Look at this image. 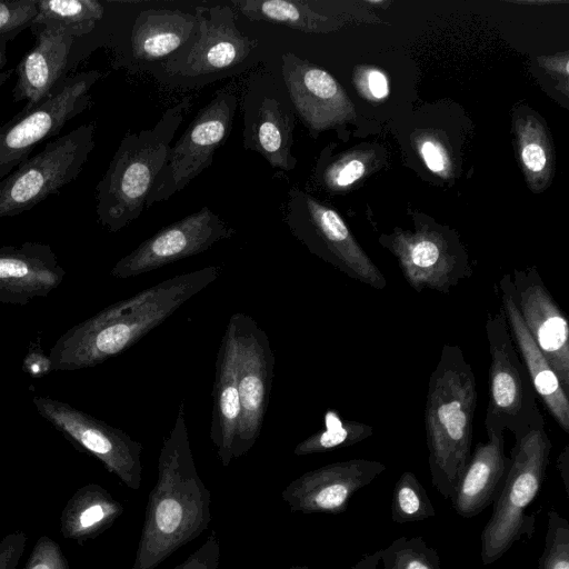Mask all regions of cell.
<instances>
[{"label":"cell","mask_w":569,"mask_h":569,"mask_svg":"<svg viewBox=\"0 0 569 569\" xmlns=\"http://www.w3.org/2000/svg\"><path fill=\"white\" fill-rule=\"evenodd\" d=\"M220 273V267L209 266L178 274L72 326L50 349L51 370L87 369L122 353L216 281Z\"/></svg>","instance_id":"obj_1"},{"label":"cell","mask_w":569,"mask_h":569,"mask_svg":"<svg viewBox=\"0 0 569 569\" xmlns=\"http://www.w3.org/2000/svg\"><path fill=\"white\" fill-rule=\"evenodd\" d=\"M211 495L200 478L188 436L184 401L163 439L132 569H156L198 538L211 521Z\"/></svg>","instance_id":"obj_2"},{"label":"cell","mask_w":569,"mask_h":569,"mask_svg":"<svg viewBox=\"0 0 569 569\" xmlns=\"http://www.w3.org/2000/svg\"><path fill=\"white\" fill-rule=\"evenodd\" d=\"M476 377L458 345L446 343L430 375L425 430L432 486L450 499L471 456Z\"/></svg>","instance_id":"obj_3"},{"label":"cell","mask_w":569,"mask_h":569,"mask_svg":"<svg viewBox=\"0 0 569 569\" xmlns=\"http://www.w3.org/2000/svg\"><path fill=\"white\" fill-rule=\"evenodd\" d=\"M192 99L186 97L168 108L151 128L127 133L96 187L98 222L117 232L136 220L163 168L171 142Z\"/></svg>","instance_id":"obj_4"},{"label":"cell","mask_w":569,"mask_h":569,"mask_svg":"<svg viewBox=\"0 0 569 569\" xmlns=\"http://www.w3.org/2000/svg\"><path fill=\"white\" fill-rule=\"evenodd\" d=\"M551 448L552 442L545 428L533 429L515 440L502 488L480 533L482 565L498 561L523 536L531 539L535 516L526 515V509L541 489Z\"/></svg>","instance_id":"obj_5"},{"label":"cell","mask_w":569,"mask_h":569,"mask_svg":"<svg viewBox=\"0 0 569 569\" xmlns=\"http://www.w3.org/2000/svg\"><path fill=\"white\" fill-rule=\"evenodd\" d=\"M486 333L490 353L487 436L510 431L518 440L533 429L545 428V418L501 306L496 313L487 315Z\"/></svg>","instance_id":"obj_6"},{"label":"cell","mask_w":569,"mask_h":569,"mask_svg":"<svg viewBox=\"0 0 569 569\" xmlns=\"http://www.w3.org/2000/svg\"><path fill=\"white\" fill-rule=\"evenodd\" d=\"M94 148V126L84 123L48 142L0 181V219L23 213L82 171Z\"/></svg>","instance_id":"obj_7"},{"label":"cell","mask_w":569,"mask_h":569,"mask_svg":"<svg viewBox=\"0 0 569 569\" xmlns=\"http://www.w3.org/2000/svg\"><path fill=\"white\" fill-rule=\"evenodd\" d=\"M286 222L291 233L310 252L347 277L373 289L381 290L387 287L381 270L332 208L297 188H291L288 194Z\"/></svg>","instance_id":"obj_8"},{"label":"cell","mask_w":569,"mask_h":569,"mask_svg":"<svg viewBox=\"0 0 569 569\" xmlns=\"http://www.w3.org/2000/svg\"><path fill=\"white\" fill-rule=\"evenodd\" d=\"M101 76L89 70L66 77L39 104L0 126V179L27 160L37 144L57 136L93 104L90 90Z\"/></svg>","instance_id":"obj_9"},{"label":"cell","mask_w":569,"mask_h":569,"mask_svg":"<svg viewBox=\"0 0 569 569\" xmlns=\"http://www.w3.org/2000/svg\"><path fill=\"white\" fill-rule=\"evenodd\" d=\"M228 325L236 343V376L240 417L232 457L246 455L260 436L273 380L274 355L270 340L257 321L242 312L233 313Z\"/></svg>","instance_id":"obj_10"},{"label":"cell","mask_w":569,"mask_h":569,"mask_svg":"<svg viewBox=\"0 0 569 569\" xmlns=\"http://www.w3.org/2000/svg\"><path fill=\"white\" fill-rule=\"evenodd\" d=\"M236 109L237 97L221 91L197 113L170 147L146 207L168 200L212 163L214 152L231 131Z\"/></svg>","instance_id":"obj_11"},{"label":"cell","mask_w":569,"mask_h":569,"mask_svg":"<svg viewBox=\"0 0 569 569\" xmlns=\"http://www.w3.org/2000/svg\"><path fill=\"white\" fill-rule=\"evenodd\" d=\"M37 412L79 449L96 457L128 488L139 490L142 480V445L123 430L47 396H34Z\"/></svg>","instance_id":"obj_12"},{"label":"cell","mask_w":569,"mask_h":569,"mask_svg":"<svg viewBox=\"0 0 569 569\" xmlns=\"http://www.w3.org/2000/svg\"><path fill=\"white\" fill-rule=\"evenodd\" d=\"M383 244L417 292L429 289L448 293L472 274L462 247L443 230L429 224H419L413 231L397 229L383 239Z\"/></svg>","instance_id":"obj_13"},{"label":"cell","mask_w":569,"mask_h":569,"mask_svg":"<svg viewBox=\"0 0 569 569\" xmlns=\"http://www.w3.org/2000/svg\"><path fill=\"white\" fill-rule=\"evenodd\" d=\"M236 230L209 207L172 222L141 242L111 269L117 279H127L157 270L181 259L199 254L214 243L231 238Z\"/></svg>","instance_id":"obj_14"},{"label":"cell","mask_w":569,"mask_h":569,"mask_svg":"<svg viewBox=\"0 0 569 569\" xmlns=\"http://www.w3.org/2000/svg\"><path fill=\"white\" fill-rule=\"evenodd\" d=\"M194 16V36L183 51L166 61V70L173 74L199 77L226 71L241 63L258 46L256 39L238 29L228 6H199Z\"/></svg>","instance_id":"obj_15"},{"label":"cell","mask_w":569,"mask_h":569,"mask_svg":"<svg viewBox=\"0 0 569 569\" xmlns=\"http://www.w3.org/2000/svg\"><path fill=\"white\" fill-rule=\"evenodd\" d=\"M508 284L533 341L569 393V326L535 267L515 270Z\"/></svg>","instance_id":"obj_16"},{"label":"cell","mask_w":569,"mask_h":569,"mask_svg":"<svg viewBox=\"0 0 569 569\" xmlns=\"http://www.w3.org/2000/svg\"><path fill=\"white\" fill-rule=\"evenodd\" d=\"M385 470L382 462L363 458L332 462L292 480L281 499L292 512L339 515L357 491Z\"/></svg>","instance_id":"obj_17"},{"label":"cell","mask_w":569,"mask_h":569,"mask_svg":"<svg viewBox=\"0 0 569 569\" xmlns=\"http://www.w3.org/2000/svg\"><path fill=\"white\" fill-rule=\"evenodd\" d=\"M281 59L290 100L313 136L356 117L353 103L328 71L292 52L284 53Z\"/></svg>","instance_id":"obj_18"},{"label":"cell","mask_w":569,"mask_h":569,"mask_svg":"<svg viewBox=\"0 0 569 569\" xmlns=\"http://www.w3.org/2000/svg\"><path fill=\"white\" fill-rule=\"evenodd\" d=\"M66 277L52 248L27 241L0 247V302L26 306L46 298Z\"/></svg>","instance_id":"obj_19"},{"label":"cell","mask_w":569,"mask_h":569,"mask_svg":"<svg viewBox=\"0 0 569 569\" xmlns=\"http://www.w3.org/2000/svg\"><path fill=\"white\" fill-rule=\"evenodd\" d=\"M34 46L17 66L13 101H26L22 110L39 104L66 78V70L74 38L67 33L40 27H30Z\"/></svg>","instance_id":"obj_20"},{"label":"cell","mask_w":569,"mask_h":569,"mask_svg":"<svg viewBox=\"0 0 569 569\" xmlns=\"http://www.w3.org/2000/svg\"><path fill=\"white\" fill-rule=\"evenodd\" d=\"M508 277L509 273H505L501 277L499 289L501 293V308L503 309L511 338L518 348V353L528 371L536 393L540 397L558 426L568 433L569 393L562 388L555 370L526 328L512 299Z\"/></svg>","instance_id":"obj_21"},{"label":"cell","mask_w":569,"mask_h":569,"mask_svg":"<svg viewBox=\"0 0 569 569\" xmlns=\"http://www.w3.org/2000/svg\"><path fill=\"white\" fill-rule=\"evenodd\" d=\"M509 465L503 435L490 433L486 442H478L450 497L453 510L472 518L493 503Z\"/></svg>","instance_id":"obj_22"},{"label":"cell","mask_w":569,"mask_h":569,"mask_svg":"<svg viewBox=\"0 0 569 569\" xmlns=\"http://www.w3.org/2000/svg\"><path fill=\"white\" fill-rule=\"evenodd\" d=\"M210 439L223 467L232 461V449L240 417L236 376V343L233 331L227 325L218 350L212 391Z\"/></svg>","instance_id":"obj_23"},{"label":"cell","mask_w":569,"mask_h":569,"mask_svg":"<svg viewBox=\"0 0 569 569\" xmlns=\"http://www.w3.org/2000/svg\"><path fill=\"white\" fill-rule=\"evenodd\" d=\"M197 18L180 10L141 11L131 31V51L139 61H158L184 47L194 36Z\"/></svg>","instance_id":"obj_24"},{"label":"cell","mask_w":569,"mask_h":569,"mask_svg":"<svg viewBox=\"0 0 569 569\" xmlns=\"http://www.w3.org/2000/svg\"><path fill=\"white\" fill-rule=\"evenodd\" d=\"M123 513V506L97 483L79 488L66 503L60 516L62 537L84 543L110 528Z\"/></svg>","instance_id":"obj_25"},{"label":"cell","mask_w":569,"mask_h":569,"mask_svg":"<svg viewBox=\"0 0 569 569\" xmlns=\"http://www.w3.org/2000/svg\"><path fill=\"white\" fill-rule=\"evenodd\" d=\"M293 113L274 98H264L251 126L249 144L272 168L292 170L297 159L291 153L293 143Z\"/></svg>","instance_id":"obj_26"},{"label":"cell","mask_w":569,"mask_h":569,"mask_svg":"<svg viewBox=\"0 0 569 569\" xmlns=\"http://www.w3.org/2000/svg\"><path fill=\"white\" fill-rule=\"evenodd\" d=\"M250 21L281 24L307 33L328 32L336 23L316 12L308 2L297 0H233L231 2Z\"/></svg>","instance_id":"obj_27"},{"label":"cell","mask_w":569,"mask_h":569,"mask_svg":"<svg viewBox=\"0 0 569 569\" xmlns=\"http://www.w3.org/2000/svg\"><path fill=\"white\" fill-rule=\"evenodd\" d=\"M517 142L521 166L532 191L543 190L555 169V152L545 126L533 117L518 119Z\"/></svg>","instance_id":"obj_28"},{"label":"cell","mask_w":569,"mask_h":569,"mask_svg":"<svg viewBox=\"0 0 569 569\" xmlns=\"http://www.w3.org/2000/svg\"><path fill=\"white\" fill-rule=\"evenodd\" d=\"M37 9L30 27L60 31L74 39L90 33L104 12L96 0H37Z\"/></svg>","instance_id":"obj_29"},{"label":"cell","mask_w":569,"mask_h":569,"mask_svg":"<svg viewBox=\"0 0 569 569\" xmlns=\"http://www.w3.org/2000/svg\"><path fill=\"white\" fill-rule=\"evenodd\" d=\"M373 435V427L365 422L345 420L333 409L326 411L323 428L299 442L293 453L306 456L347 448L361 442Z\"/></svg>","instance_id":"obj_30"},{"label":"cell","mask_w":569,"mask_h":569,"mask_svg":"<svg viewBox=\"0 0 569 569\" xmlns=\"http://www.w3.org/2000/svg\"><path fill=\"white\" fill-rule=\"evenodd\" d=\"M436 509L419 479L411 471L398 478L392 492L391 519L403 525L432 518Z\"/></svg>","instance_id":"obj_31"},{"label":"cell","mask_w":569,"mask_h":569,"mask_svg":"<svg viewBox=\"0 0 569 569\" xmlns=\"http://www.w3.org/2000/svg\"><path fill=\"white\" fill-rule=\"evenodd\" d=\"M383 569H440L438 551L422 537H400L380 549Z\"/></svg>","instance_id":"obj_32"},{"label":"cell","mask_w":569,"mask_h":569,"mask_svg":"<svg viewBox=\"0 0 569 569\" xmlns=\"http://www.w3.org/2000/svg\"><path fill=\"white\" fill-rule=\"evenodd\" d=\"M538 569H569V522L555 509L548 511L545 546Z\"/></svg>","instance_id":"obj_33"},{"label":"cell","mask_w":569,"mask_h":569,"mask_svg":"<svg viewBox=\"0 0 569 569\" xmlns=\"http://www.w3.org/2000/svg\"><path fill=\"white\" fill-rule=\"evenodd\" d=\"M368 170L365 154L350 152L336 158L327 164L321 173V180L326 188L338 191L352 186L360 180Z\"/></svg>","instance_id":"obj_34"},{"label":"cell","mask_w":569,"mask_h":569,"mask_svg":"<svg viewBox=\"0 0 569 569\" xmlns=\"http://www.w3.org/2000/svg\"><path fill=\"white\" fill-rule=\"evenodd\" d=\"M37 13V0H0V38L13 39L30 28Z\"/></svg>","instance_id":"obj_35"},{"label":"cell","mask_w":569,"mask_h":569,"mask_svg":"<svg viewBox=\"0 0 569 569\" xmlns=\"http://www.w3.org/2000/svg\"><path fill=\"white\" fill-rule=\"evenodd\" d=\"M415 143L421 159L430 171L442 178L450 177L452 169L451 159L440 140L430 134H421Z\"/></svg>","instance_id":"obj_36"},{"label":"cell","mask_w":569,"mask_h":569,"mask_svg":"<svg viewBox=\"0 0 569 569\" xmlns=\"http://www.w3.org/2000/svg\"><path fill=\"white\" fill-rule=\"evenodd\" d=\"M24 569H70L60 546L41 536L32 548Z\"/></svg>","instance_id":"obj_37"},{"label":"cell","mask_w":569,"mask_h":569,"mask_svg":"<svg viewBox=\"0 0 569 569\" xmlns=\"http://www.w3.org/2000/svg\"><path fill=\"white\" fill-rule=\"evenodd\" d=\"M220 556V539L212 530L206 541L173 569H218Z\"/></svg>","instance_id":"obj_38"},{"label":"cell","mask_w":569,"mask_h":569,"mask_svg":"<svg viewBox=\"0 0 569 569\" xmlns=\"http://www.w3.org/2000/svg\"><path fill=\"white\" fill-rule=\"evenodd\" d=\"M353 82L358 91L367 99L381 100L389 94L388 79L378 69L357 68L353 74Z\"/></svg>","instance_id":"obj_39"},{"label":"cell","mask_w":569,"mask_h":569,"mask_svg":"<svg viewBox=\"0 0 569 569\" xmlns=\"http://www.w3.org/2000/svg\"><path fill=\"white\" fill-rule=\"evenodd\" d=\"M28 537L21 531H14L0 539V569H17L24 552Z\"/></svg>","instance_id":"obj_40"},{"label":"cell","mask_w":569,"mask_h":569,"mask_svg":"<svg viewBox=\"0 0 569 569\" xmlns=\"http://www.w3.org/2000/svg\"><path fill=\"white\" fill-rule=\"evenodd\" d=\"M540 64L543 66L548 71L557 74H562L565 78L568 77V56L560 54L555 57H542L539 58Z\"/></svg>","instance_id":"obj_41"},{"label":"cell","mask_w":569,"mask_h":569,"mask_svg":"<svg viewBox=\"0 0 569 569\" xmlns=\"http://www.w3.org/2000/svg\"><path fill=\"white\" fill-rule=\"evenodd\" d=\"M557 468L562 479L567 496L569 497V445H566L558 456Z\"/></svg>","instance_id":"obj_42"},{"label":"cell","mask_w":569,"mask_h":569,"mask_svg":"<svg viewBox=\"0 0 569 569\" xmlns=\"http://www.w3.org/2000/svg\"><path fill=\"white\" fill-rule=\"evenodd\" d=\"M379 563L380 550L362 556L361 559L349 569H378Z\"/></svg>","instance_id":"obj_43"},{"label":"cell","mask_w":569,"mask_h":569,"mask_svg":"<svg viewBox=\"0 0 569 569\" xmlns=\"http://www.w3.org/2000/svg\"><path fill=\"white\" fill-rule=\"evenodd\" d=\"M10 39L0 38V87L10 78L11 71H6L4 66L7 63L6 48Z\"/></svg>","instance_id":"obj_44"},{"label":"cell","mask_w":569,"mask_h":569,"mask_svg":"<svg viewBox=\"0 0 569 569\" xmlns=\"http://www.w3.org/2000/svg\"><path fill=\"white\" fill-rule=\"evenodd\" d=\"M287 569H309V567L308 566L296 565V566H291V567H289Z\"/></svg>","instance_id":"obj_45"}]
</instances>
